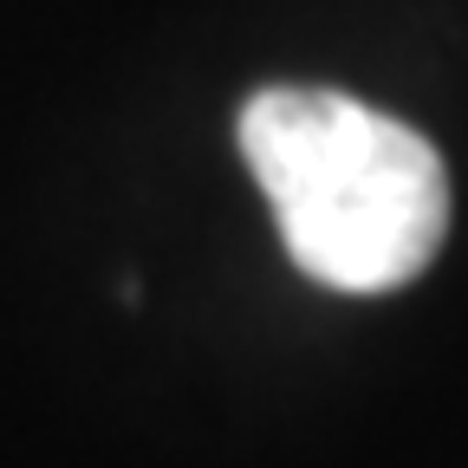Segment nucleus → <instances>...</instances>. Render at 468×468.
Listing matches in <instances>:
<instances>
[{"instance_id":"obj_1","label":"nucleus","mask_w":468,"mask_h":468,"mask_svg":"<svg viewBox=\"0 0 468 468\" xmlns=\"http://www.w3.org/2000/svg\"><path fill=\"white\" fill-rule=\"evenodd\" d=\"M241 156L280 215L292 267L332 292L410 286L449 234V169L436 144L345 91H254Z\"/></svg>"}]
</instances>
